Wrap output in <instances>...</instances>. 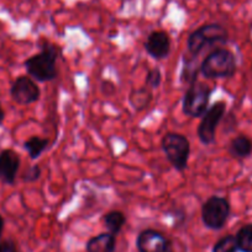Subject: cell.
Returning <instances> with one entry per match:
<instances>
[{"instance_id":"5bb4252c","label":"cell","mask_w":252,"mask_h":252,"mask_svg":"<svg viewBox=\"0 0 252 252\" xmlns=\"http://www.w3.org/2000/svg\"><path fill=\"white\" fill-rule=\"evenodd\" d=\"M152 98V93L147 86H145V88L135 89V90L131 91L130 95H128V102L133 110L142 111L150 106Z\"/></svg>"},{"instance_id":"7402d4cb","label":"cell","mask_w":252,"mask_h":252,"mask_svg":"<svg viewBox=\"0 0 252 252\" xmlns=\"http://www.w3.org/2000/svg\"><path fill=\"white\" fill-rule=\"evenodd\" d=\"M100 91H101V94L105 96V97H110V96H113L114 94H115V91H116L115 84H114L113 81L105 79V80L101 81Z\"/></svg>"},{"instance_id":"8992f818","label":"cell","mask_w":252,"mask_h":252,"mask_svg":"<svg viewBox=\"0 0 252 252\" xmlns=\"http://www.w3.org/2000/svg\"><path fill=\"white\" fill-rule=\"evenodd\" d=\"M231 207L225 197L211 196L202 206V220L208 229L220 230L230 217Z\"/></svg>"},{"instance_id":"7a4b0ae2","label":"cell","mask_w":252,"mask_h":252,"mask_svg":"<svg viewBox=\"0 0 252 252\" xmlns=\"http://www.w3.org/2000/svg\"><path fill=\"white\" fill-rule=\"evenodd\" d=\"M199 73L207 79H229L236 73V57L230 49L217 47L202 61Z\"/></svg>"},{"instance_id":"603a6c76","label":"cell","mask_w":252,"mask_h":252,"mask_svg":"<svg viewBox=\"0 0 252 252\" xmlns=\"http://www.w3.org/2000/svg\"><path fill=\"white\" fill-rule=\"evenodd\" d=\"M0 252H17L16 245L12 240H4L0 243Z\"/></svg>"},{"instance_id":"30bf717a","label":"cell","mask_w":252,"mask_h":252,"mask_svg":"<svg viewBox=\"0 0 252 252\" xmlns=\"http://www.w3.org/2000/svg\"><path fill=\"white\" fill-rule=\"evenodd\" d=\"M170 37L166 31H152L146 38L145 51L156 61L166 59L170 53Z\"/></svg>"},{"instance_id":"ac0fdd59","label":"cell","mask_w":252,"mask_h":252,"mask_svg":"<svg viewBox=\"0 0 252 252\" xmlns=\"http://www.w3.org/2000/svg\"><path fill=\"white\" fill-rule=\"evenodd\" d=\"M237 248L241 252H252V224L241 226L235 235Z\"/></svg>"},{"instance_id":"4fadbf2b","label":"cell","mask_w":252,"mask_h":252,"mask_svg":"<svg viewBox=\"0 0 252 252\" xmlns=\"http://www.w3.org/2000/svg\"><path fill=\"white\" fill-rule=\"evenodd\" d=\"M229 154L236 159H246L252 154V140L246 135L240 134L235 137L229 144Z\"/></svg>"},{"instance_id":"7c38bea8","label":"cell","mask_w":252,"mask_h":252,"mask_svg":"<svg viewBox=\"0 0 252 252\" xmlns=\"http://www.w3.org/2000/svg\"><path fill=\"white\" fill-rule=\"evenodd\" d=\"M116 240L115 235L110 233H101L94 236L86 243V252H114L115 251Z\"/></svg>"},{"instance_id":"44dd1931","label":"cell","mask_w":252,"mask_h":252,"mask_svg":"<svg viewBox=\"0 0 252 252\" xmlns=\"http://www.w3.org/2000/svg\"><path fill=\"white\" fill-rule=\"evenodd\" d=\"M42 175V169L40 165H32L30 166L26 171L22 174L21 180L24 182H27V184H32V182H36L37 180L41 177Z\"/></svg>"},{"instance_id":"9a60e30c","label":"cell","mask_w":252,"mask_h":252,"mask_svg":"<svg viewBox=\"0 0 252 252\" xmlns=\"http://www.w3.org/2000/svg\"><path fill=\"white\" fill-rule=\"evenodd\" d=\"M199 68L200 64H198V58L189 56V54L184 56L182 73H180V79H182L183 83L188 84V85L195 83L198 80Z\"/></svg>"},{"instance_id":"9c48e42d","label":"cell","mask_w":252,"mask_h":252,"mask_svg":"<svg viewBox=\"0 0 252 252\" xmlns=\"http://www.w3.org/2000/svg\"><path fill=\"white\" fill-rule=\"evenodd\" d=\"M138 252H174L172 241L155 229H146L136 239Z\"/></svg>"},{"instance_id":"ba28073f","label":"cell","mask_w":252,"mask_h":252,"mask_svg":"<svg viewBox=\"0 0 252 252\" xmlns=\"http://www.w3.org/2000/svg\"><path fill=\"white\" fill-rule=\"evenodd\" d=\"M10 96L17 105L29 106L40 100L41 90L31 76L20 75L10 88Z\"/></svg>"},{"instance_id":"d6986e66","label":"cell","mask_w":252,"mask_h":252,"mask_svg":"<svg viewBox=\"0 0 252 252\" xmlns=\"http://www.w3.org/2000/svg\"><path fill=\"white\" fill-rule=\"evenodd\" d=\"M212 252H239L235 235H226L220 239L212 248Z\"/></svg>"},{"instance_id":"2e32d148","label":"cell","mask_w":252,"mask_h":252,"mask_svg":"<svg viewBox=\"0 0 252 252\" xmlns=\"http://www.w3.org/2000/svg\"><path fill=\"white\" fill-rule=\"evenodd\" d=\"M48 145H49V140L47 139V138H41V137H37V135H34V137L25 140L24 149L27 152L30 159L36 160L39 159L44 152H46Z\"/></svg>"},{"instance_id":"cb8c5ba5","label":"cell","mask_w":252,"mask_h":252,"mask_svg":"<svg viewBox=\"0 0 252 252\" xmlns=\"http://www.w3.org/2000/svg\"><path fill=\"white\" fill-rule=\"evenodd\" d=\"M4 120H5V112H4V110H2V107H1V103H0V127L2 126V122H4Z\"/></svg>"},{"instance_id":"3957f363","label":"cell","mask_w":252,"mask_h":252,"mask_svg":"<svg viewBox=\"0 0 252 252\" xmlns=\"http://www.w3.org/2000/svg\"><path fill=\"white\" fill-rule=\"evenodd\" d=\"M227 41H229V32L222 25H203L188 36V54L198 58V56L208 47H212L215 44H226Z\"/></svg>"},{"instance_id":"5b68a950","label":"cell","mask_w":252,"mask_h":252,"mask_svg":"<svg viewBox=\"0 0 252 252\" xmlns=\"http://www.w3.org/2000/svg\"><path fill=\"white\" fill-rule=\"evenodd\" d=\"M211 93L212 89H210L207 84L199 83L198 80L188 85V89L183 96V113L192 118H202V116L209 107Z\"/></svg>"},{"instance_id":"8fae6325","label":"cell","mask_w":252,"mask_h":252,"mask_svg":"<svg viewBox=\"0 0 252 252\" xmlns=\"http://www.w3.org/2000/svg\"><path fill=\"white\" fill-rule=\"evenodd\" d=\"M20 155L12 149H4L0 152V181L4 185L12 186L16 181L20 170Z\"/></svg>"},{"instance_id":"52a82bcc","label":"cell","mask_w":252,"mask_h":252,"mask_svg":"<svg viewBox=\"0 0 252 252\" xmlns=\"http://www.w3.org/2000/svg\"><path fill=\"white\" fill-rule=\"evenodd\" d=\"M225 113H226V103L224 101H217L209 106L202 116V121L197 128V135L203 145L208 147L215 143L216 129L221 123Z\"/></svg>"},{"instance_id":"d4e9b609","label":"cell","mask_w":252,"mask_h":252,"mask_svg":"<svg viewBox=\"0 0 252 252\" xmlns=\"http://www.w3.org/2000/svg\"><path fill=\"white\" fill-rule=\"evenodd\" d=\"M4 224H5V220H4V218H2V217L0 216V239H1V235H2V230H4Z\"/></svg>"},{"instance_id":"6da1fadb","label":"cell","mask_w":252,"mask_h":252,"mask_svg":"<svg viewBox=\"0 0 252 252\" xmlns=\"http://www.w3.org/2000/svg\"><path fill=\"white\" fill-rule=\"evenodd\" d=\"M61 54V47L48 41H43L41 51L24 62L27 75H30L35 81H39V83L54 80L57 78L56 63Z\"/></svg>"},{"instance_id":"e0dca14e","label":"cell","mask_w":252,"mask_h":252,"mask_svg":"<svg viewBox=\"0 0 252 252\" xmlns=\"http://www.w3.org/2000/svg\"><path fill=\"white\" fill-rule=\"evenodd\" d=\"M104 226L108 229V231L113 235H118L123 226L126 223V217L120 211H111L106 213L103 218Z\"/></svg>"},{"instance_id":"277c9868","label":"cell","mask_w":252,"mask_h":252,"mask_svg":"<svg viewBox=\"0 0 252 252\" xmlns=\"http://www.w3.org/2000/svg\"><path fill=\"white\" fill-rule=\"evenodd\" d=\"M161 147L169 164L177 171L182 172L187 169L190 155V143L185 135L174 132L166 133L161 140Z\"/></svg>"},{"instance_id":"ffe728a7","label":"cell","mask_w":252,"mask_h":252,"mask_svg":"<svg viewBox=\"0 0 252 252\" xmlns=\"http://www.w3.org/2000/svg\"><path fill=\"white\" fill-rule=\"evenodd\" d=\"M146 86L147 88L157 89L158 86L162 83V73H161L160 68H152L147 71V75H146Z\"/></svg>"}]
</instances>
